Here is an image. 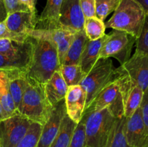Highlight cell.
I'll list each match as a JSON object with an SVG mask.
<instances>
[{
	"label": "cell",
	"instance_id": "20",
	"mask_svg": "<svg viewBox=\"0 0 148 147\" xmlns=\"http://www.w3.org/2000/svg\"><path fill=\"white\" fill-rule=\"evenodd\" d=\"M106 35L96 40H88L79 61V66L82 71L87 74L92 69L99 59L101 47L105 40Z\"/></svg>",
	"mask_w": 148,
	"mask_h": 147
},
{
	"label": "cell",
	"instance_id": "2",
	"mask_svg": "<svg viewBox=\"0 0 148 147\" xmlns=\"http://www.w3.org/2000/svg\"><path fill=\"white\" fill-rule=\"evenodd\" d=\"M52 107L46 97L44 84L28 77V84L17 111L32 122L43 125L49 119Z\"/></svg>",
	"mask_w": 148,
	"mask_h": 147
},
{
	"label": "cell",
	"instance_id": "3",
	"mask_svg": "<svg viewBox=\"0 0 148 147\" xmlns=\"http://www.w3.org/2000/svg\"><path fill=\"white\" fill-rule=\"evenodd\" d=\"M145 15L144 9L135 0H121L105 25L107 28L125 32L137 39L141 32Z\"/></svg>",
	"mask_w": 148,
	"mask_h": 147
},
{
	"label": "cell",
	"instance_id": "35",
	"mask_svg": "<svg viewBox=\"0 0 148 147\" xmlns=\"http://www.w3.org/2000/svg\"><path fill=\"white\" fill-rule=\"evenodd\" d=\"M4 3L8 14L19 11H30L26 6L20 3L19 0H4Z\"/></svg>",
	"mask_w": 148,
	"mask_h": 147
},
{
	"label": "cell",
	"instance_id": "18",
	"mask_svg": "<svg viewBox=\"0 0 148 147\" xmlns=\"http://www.w3.org/2000/svg\"><path fill=\"white\" fill-rule=\"evenodd\" d=\"M44 89L48 101L51 106H53L64 99L68 86L58 70L44 84Z\"/></svg>",
	"mask_w": 148,
	"mask_h": 147
},
{
	"label": "cell",
	"instance_id": "37",
	"mask_svg": "<svg viewBox=\"0 0 148 147\" xmlns=\"http://www.w3.org/2000/svg\"><path fill=\"white\" fill-rule=\"evenodd\" d=\"M19 1L21 4L26 6L32 13H33L34 14H37V11H36V3L35 2L34 0H19Z\"/></svg>",
	"mask_w": 148,
	"mask_h": 147
},
{
	"label": "cell",
	"instance_id": "15",
	"mask_svg": "<svg viewBox=\"0 0 148 147\" xmlns=\"http://www.w3.org/2000/svg\"><path fill=\"white\" fill-rule=\"evenodd\" d=\"M32 47L30 36L27 40L23 42L0 39V54L11 59L23 61L29 66L31 61Z\"/></svg>",
	"mask_w": 148,
	"mask_h": 147
},
{
	"label": "cell",
	"instance_id": "7",
	"mask_svg": "<svg viewBox=\"0 0 148 147\" xmlns=\"http://www.w3.org/2000/svg\"><path fill=\"white\" fill-rule=\"evenodd\" d=\"M31 122L20 113L0 121V147H17Z\"/></svg>",
	"mask_w": 148,
	"mask_h": 147
},
{
	"label": "cell",
	"instance_id": "6",
	"mask_svg": "<svg viewBox=\"0 0 148 147\" xmlns=\"http://www.w3.org/2000/svg\"><path fill=\"white\" fill-rule=\"evenodd\" d=\"M137 39L124 31L114 30L106 35L100 52V59L114 58L121 65L131 57V53Z\"/></svg>",
	"mask_w": 148,
	"mask_h": 147
},
{
	"label": "cell",
	"instance_id": "30",
	"mask_svg": "<svg viewBox=\"0 0 148 147\" xmlns=\"http://www.w3.org/2000/svg\"><path fill=\"white\" fill-rule=\"evenodd\" d=\"M135 43L136 49L134 53L148 55V14H146L141 32Z\"/></svg>",
	"mask_w": 148,
	"mask_h": 147
},
{
	"label": "cell",
	"instance_id": "25",
	"mask_svg": "<svg viewBox=\"0 0 148 147\" xmlns=\"http://www.w3.org/2000/svg\"><path fill=\"white\" fill-rule=\"evenodd\" d=\"M144 91L138 86L134 85L124 99V117L130 118L140 107Z\"/></svg>",
	"mask_w": 148,
	"mask_h": 147
},
{
	"label": "cell",
	"instance_id": "1",
	"mask_svg": "<svg viewBox=\"0 0 148 147\" xmlns=\"http://www.w3.org/2000/svg\"><path fill=\"white\" fill-rule=\"evenodd\" d=\"M32 41V56L27 71L28 77L44 84L60 67L56 45L48 37L29 35Z\"/></svg>",
	"mask_w": 148,
	"mask_h": 147
},
{
	"label": "cell",
	"instance_id": "8",
	"mask_svg": "<svg viewBox=\"0 0 148 147\" xmlns=\"http://www.w3.org/2000/svg\"><path fill=\"white\" fill-rule=\"evenodd\" d=\"M104 108H107L116 118L124 116V101L116 78L98 94L85 111L101 110Z\"/></svg>",
	"mask_w": 148,
	"mask_h": 147
},
{
	"label": "cell",
	"instance_id": "17",
	"mask_svg": "<svg viewBox=\"0 0 148 147\" xmlns=\"http://www.w3.org/2000/svg\"><path fill=\"white\" fill-rule=\"evenodd\" d=\"M9 79V86L11 96L16 109H18L23 99V94L28 84L27 71L20 69L6 70Z\"/></svg>",
	"mask_w": 148,
	"mask_h": 147
},
{
	"label": "cell",
	"instance_id": "34",
	"mask_svg": "<svg viewBox=\"0 0 148 147\" xmlns=\"http://www.w3.org/2000/svg\"><path fill=\"white\" fill-rule=\"evenodd\" d=\"M81 9L85 18L95 16V0H79Z\"/></svg>",
	"mask_w": 148,
	"mask_h": 147
},
{
	"label": "cell",
	"instance_id": "27",
	"mask_svg": "<svg viewBox=\"0 0 148 147\" xmlns=\"http://www.w3.org/2000/svg\"><path fill=\"white\" fill-rule=\"evenodd\" d=\"M106 25L103 21L97 17L85 18L84 31L88 40H96L105 35Z\"/></svg>",
	"mask_w": 148,
	"mask_h": 147
},
{
	"label": "cell",
	"instance_id": "12",
	"mask_svg": "<svg viewBox=\"0 0 148 147\" xmlns=\"http://www.w3.org/2000/svg\"><path fill=\"white\" fill-rule=\"evenodd\" d=\"M133 82L143 91L148 88V55L134 53L129 60L121 65Z\"/></svg>",
	"mask_w": 148,
	"mask_h": 147
},
{
	"label": "cell",
	"instance_id": "14",
	"mask_svg": "<svg viewBox=\"0 0 148 147\" xmlns=\"http://www.w3.org/2000/svg\"><path fill=\"white\" fill-rule=\"evenodd\" d=\"M66 114L76 123L80 121L85 109L86 94L80 85L68 86L64 98Z\"/></svg>",
	"mask_w": 148,
	"mask_h": 147
},
{
	"label": "cell",
	"instance_id": "41",
	"mask_svg": "<svg viewBox=\"0 0 148 147\" xmlns=\"http://www.w3.org/2000/svg\"><path fill=\"white\" fill-rule=\"evenodd\" d=\"M34 1H35V2L37 3V1H38V0H34Z\"/></svg>",
	"mask_w": 148,
	"mask_h": 147
},
{
	"label": "cell",
	"instance_id": "26",
	"mask_svg": "<svg viewBox=\"0 0 148 147\" xmlns=\"http://www.w3.org/2000/svg\"><path fill=\"white\" fill-rule=\"evenodd\" d=\"M59 71L68 86L79 85L86 76L79 65H61Z\"/></svg>",
	"mask_w": 148,
	"mask_h": 147
},
{
	"label": "cell",
	"instance_id": "39",
	"mask_svg": "<svg viewBox=\"0 0 148 147\" xmlns=\"http://www.w3.org/2000/svg\"><path fill=\"white\" fill-rule=\"evenodd\" d=\"M144 9L145 14H148V0H135Z\"/></svg>",
	"mask_w": 148,
	"mask_h": 147
},
{
	"label": "cell",
	"instance_id": "9",
	"mask_svg": "<svg viewBox=\"0 0 148 147\" xmlns=\"http://www.w3.org/2000/svg\"><path fill=\"white\" fill-rule=\"evenodd\" d=\"M66 114L64 99L52 107L49 119L42 125L37 147H51L60 128L62 120Z\"/></svg>",
	"mask_w": 148,
	"mask_h": 147
},
{
	"label": "cell",
	"instance_id": "19",
	"mask_svg": "<svg viewBox=\"0 0 148 147\" xmlns=\"http://www.w3.org/2000/svg\"><path fill=\"white\" fill-rule=\"evenodd\" d=\"M62 1L63 0H47L46 7L38 17L37 23L38 27L36 28L51 30L61 27L59 18Z\"/></svg>",
	"mask_w": 148,
	"mask_h": 147
},
{
	"label": "cell",
	"instance_id": "33",
	"mask_svg": "<svg viewBox=\"0 0 148 147\" xmlns=\"http://www.w3.org/2000/svg\"><path fill=\"white\" fill-rule=\"evenodd\" d=\"M29 36L25 34H19L12 32L7 28L5 22H0V39H7V40H14V41L23 42L27 40Z\"/></svg>",
	"mask_w": 148,
	"mask_h": 147
},
{
	"label": "cell",
	"instance_id": "24",
	"mask_svg": "<svg viewBox=\"0 0 148 147\" xmlns=\"http://www.w3.org/2000/svg\"><path fill=\"white\" fill-rule=\"evenodd\" d=\"M126 119L124 116L117 118L111 129L106 147H132L127 142L124 133Z\"/></svg>",
	"mask_w": 148,
	"mask_h": 147
},
{
	"label": "cell",
	"instance_id": "32",
	"mask_svg": "<svg viewBox=\"0 0 148 147\" xmlns=\"http://www.w3.org/2000/svg\"><path fill=\"white\" fill-rule=\"evenodd\" d=\"M29 65L23 61L14 60L0 54V70H12L20 69L27 71Z\"/></svg>",
	"mask_w": 148,
	"mask_h": 147
},
{
	"label": "cell",
	"instance_id": "28",
	"mask_svg": "<svg viewBox=\"0 0 148 147\" xmlns=\"http://www.w3.org/2000/svg\"><path fill=\"white\" fill-rule=\"evenodd\" d=\"M41 124L32 122L26 133L17 147H37L42 130Z\"/></svg>",
	"mask_w": 148,
	"mask_h": 147
},
{
	"label": "cell",
	"instance_id": "40",
	"mask_svg": "<svg viewBox=\"0 0 148 147\" xmlns=\"http://www.w3.org/2000/svg\"><path fill=\"white\" fill-rule=\"evenodd\" d=\"M5 118H7V117H6L4 110H3L2 107H1V104H0V121L2 120H4V119H5Z\"/></svg>",
	"mask_w": 148,
	"mask_h": 147
},
{
	"label": "cell",
	"instance_id": "38",
	"mask_svg": "<svg viewBox=\"0 0 148 147\" xmlns=\"http://www.w3.org/2000/svg\"><path fill=\"white\" fill-rule=\"evenodd\" d=\"M7 12L4 6V0H0V22L4 21L7 18Z\"/></svg>",
	"mask_w": 148,
	"mask_h": 147
},
{
	"label": "cell",
	"instance_id": "31",
	"mask_svg": "<svg viewBox=\"0 0 148 147\" xmlns=\"http://www.w3.org/2000/svg\"><path fill=\"white\" fill-rule=\"evenodd\" d=\"M69 147H88L86 144V139H85L83 118H82L80 121L77 125Z\"/></svg>",
	"mask_w": 148,
	"mask_h": 147
},
{
	"label": "cell",
	"instance_id": "36",
	"mask_svg": "<svg viewBox=\"0 0 148 147\" xmlns=\"http://www.w3.org/2000/svg\"><path fill=\"white\" fill-rule=\"evenodd\" d=\"M140 110L143 122L148 130V88L144 92L143 100L140 104Z\"/></svg>",
	"mask_w": 148,
	"mask_h": 147
},
{
	"label": "cell",
	"instance_id": "23",
	"mask_svg": "<svg viewBox=\"0 0 148 147\" xmlns=\"http://www.w3.org/2000/svg\"><path fill=\"white\" fill-rule=\"evenodd\" d=\"M77 125L70 118L65 115L62 120L60 128L51 147H69Z\"/></svg>",
	"mask_w": 148,
	"mask_h": 147
},
{
	"label": "cell",
	"instance_id": "21",
	"mask_svg": "<svg viewBox=\"0 0 148 147\" xmlns=\"http://www.w3.org/2000/svg\"><path fill=\"white\" fill-rule=\"evenodd\" d=\"M88 40L84 30L75 33L74 38L65 55L62 65H79Z\"/></svg>",
	"mask_w": 148,
	"mask_h": 147
},
{
	"label": "cell",
	"instance_id": "29",
	"mask_svg": "<svg viewBox=\"0 0 148 147\" xmlns=\"http://www.w3.org/2000/svg\"><path fill=\"white\" fill-rule=\"evenodd\" d=\"M121 0H95V17L102 21L115 11Z\"/></svg>",
	"mask_w": 148,
	"mask_h": 147
},
{
	"label": "cell",
	"instance_id": "10",
	"mask_svg": "<svg viewBox=\"0 0 148 147\" xmlns=\"http://www.w3.org/2000/svg\"><path fill=\"white\" fill-rule=\"evenodd\" d=\"M85 17L79 0H63L59 12L60 27L76 33L84 30Z\"/></svg>",
	"mask_w": 148,
	"mask_h": 147
},
{
	"label": "cell",
	"instance_id": "4",
	"mask_svg": "<svg viewBox=\"0 0 148 147\" xmlns=\"http://www.w3.org/2000/svg\"><path fill=\"white\" fill-rule=\"evenodd\" d=\"M88 147H106L116 118L107 108L85 111L82 115Z\"/></svg>",
	"mask_w": 148,
	"mask_h": 147
},
{
	"label": "cell",
	"instance_id": "13",
	"mask_svg": "<svg viewBox=\"0 0 148 147\" xmlns=\"http://www.w3.org/2000/svg\"><path fill=\"white\" fill-rule=\"evenodd\" d=\"M74 34L75 33L70 30L62 27H59V28L51 29V30L36 28L29 32L27 35H38L44 36L53 41L57 48L60 65H62L65 55L74 38Z\"/></svg>",
	"mask_w": 148,
	"mask_h": 147
},
{
	"label": "cell",
	"instance_id": "22",
	"mask_svg": "<svg viewBox=\"0 0 148 147\" xmlns=\"http://www.w3.org/2000/svg\"><path fill=\"white\" fill-rule=\"evenodd\" d=\"M0 104L7 118L19 113L10 94L9 79L6 70H0Z\"/></svg>",
	"mask_w": 148,
	"mask_h": 147
},
{
	"label": "cell",
	"instance_id": "5",
	"mask_svg": "<svg viewBox=\"0 0 148 147\" xmlns=\"http://www.w3.org/2000/svg\"><path fill=\"white\" fill-rule=\"evenodd\" d=\"M116 69L111 59H100L79 85L86 94L85 109L95 100L98 94L115 80Z\"/></svg>",
	"mask_w": 148,
	"mask_h": 147
},
{
	"label": "cell",
	"instance_id": "11",
	"mask_svg": "<svg viewBox=\"0 0 148 147\" xmlns=\"http://www.w3.org/2000/svg\"><path fill=\"white\" fill-rule=\"evenodd\" d=\"M124 133L131 146L148 147V130L143 122L140 108L126 119Z\"/></svg>",
	"mask_w": 148,
	"mask_h": 147
},
{
	"label": "cell",
	"instance_id": "16",
	"mask_svg": "<svg viewBox=\"0 0 148 147\" xmlns=\"http://www.w3.org/2000/svg\"><path fill=\"white\" fill-rule=\"evenodd\" d=\"M38 17L30 11H19L9 14L4 22L7 28L12 32L27 35L29 32L36 29Z\"/></svg>",
	"mask_w": 148,
	"mask_h": 147
}]
</instances>
